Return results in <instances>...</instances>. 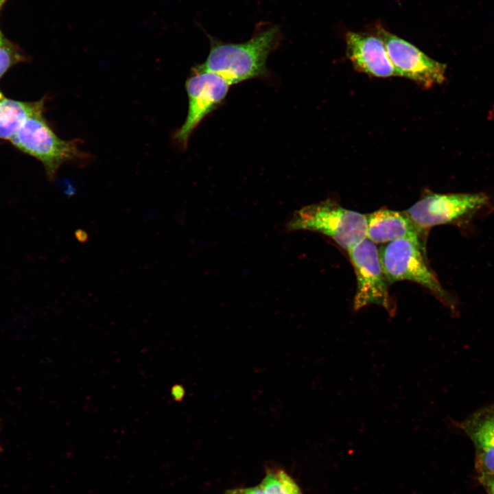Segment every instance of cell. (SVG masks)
Wrapping results in <instances>:
<instances>
[{
    "mask_svg": "<svg viewBox=\"0 0 494 494\" xmlns=\"http://www.w3.org/2000/svg\"><path fill=\"white\" fill-rule=\"evenodd\" d=\"M423 248L419 243L408 239H396L381 246L379 258L387 281L416 282L429 290L456 314L457 302L443 289L428 266L422 253Z\"/></svg>",
    "mask_w": 494,
    "mask_h": 494,
    "instance_id": "3957f363",
    "label": "cell"
},
{
    "mask_svg": "<svg viewBox=\"0 0 494 494\" xmlns=\"http://www.w3.org/2000/svg\"><path fill=\"white\" fill-rule=\"evenodd\" d=\"M346 53L354 68L377 78L398 76L382 40L375 36L349 32Z\"/></svg>",
    "mask_w": 494,
    "mask_h": 494,
    "instance_id": "9c48e42d",
    "label": "cell"
},
{
    "mask_svg": "<svg viewBox=\"0 0 494 494\" xmlns=\"http://www.w3.org/2000/svg\"><path fill=\"white\" fill-rule=\"evenodd\" d=\"M472 441L478 474H494V403L480 408L460 422L453 421Z\"/></svg>",
    "mask_w": 494,
    "mask_h": 494,
    "instance_id": "30bf717a",
    "label": "cell"
},
{
    "mask_svg": "<svg viewBox=\"0 0 494 494\" xmlns=\"http://www.w3.org/2000/svg\"><path fill=\"white\" fill-rule=\"evenodd\" d=\"M347 252L357 279L353 309L358 311L367 305H377L384 307L390 316L393 317L396 307L388 292V282L381 267L376 244L366 238Z\"/></svg>",
    "mask_w": 494,
    "mask_h": 494,
    "instance_id": "8992f818",
    "label": "cell"
},
{
    "mask_svg": "<svg viewBox=\"0 0 494 494\" xmlns=\"http://www.w3.org/2000/svg\"><path fill=\"white\" fill-rule=\"evenodd\" d=\"M230 85L220 75L199 65L193 69L186 82L189 104L187 117L174 135L178 144L187 147L196 127L224 101Z\"/></svg>",
    "mask_w": 494,
    "mask_h": 494,
    "instance_id": "52a82bcc",
    "label": "cell"
},
{
    "mask_svg": "<svg viewBox=\"0 0 494 494\" xmlns=\"http://www.w3.org/2000/svg\"><path fill=\"white\" fill-rule=\"evenodd\" d=\"M184 395V390L181 388L180 386H175V389L173 390V395L175 397V398L180 399L183 397Z\"/></svg>",
    "mask_w": 494,
    "mask_h": 494,
    "instance_id": "e0dca14e",
    "label": "cell"
},
{
    "mask_svg": "<svg viewBox=\"0 0 494 494\" xmlns=\"http://www.w3.org/2000/svg\"><path fill=\"white\" fill-rule=\"evenodd\" d=\"M280 29L272 25L259 30L246 42L224 43L210 35V51L199 66L215 73L231 85L264 75L266 60L280 40Z\"/></svg>",
    "mask_w": 494,
    "mask_h": 494,
    "instance_id": "6da1fadb",
    "label": "cell"
},
{
    "mask_svg": "<svg viewBox=\"0 0 494 494\" xmlns=\"http://www.w3.org/2000/svg\"><path fill=\"white\" fill-rule=\"evenodd\" d=\"M226 494H262L261 488L259 485L246 487L236 488L227 491Z\"/></svg>",
    "mask_w": 494,
    "mask_h": 494,
    "instance_id": "2e32d148",
    "label": "cell"
},
{
    "mask_svg": "<svg viewBox=\"0 0 494 494\" xmlns=\"http://www.w3.org/2000/svg\"><path fill=\"white\" fill-rule=\"evenodd\" d=\"M3 97H4V96L3 95L2 93H1V91H0V100H1V99H3Z\"/></svg>",
    "mask_w": 494,
    "mask_h": 494,
    "instance_id": "d6986e66",
    "label": "cell"
},
{
    "mask_svg": "<svg viewBox=\"0 0 494 494\" xmlns=\"http://www.w3.org/2000/svg\"><path fill=\"white\" fill-rule=\"evenodd\" d=\"M259 485L262 494H302L293 478L281 469H270Z\"/></svg>",
    "mask_w": 494,
    "mask_h": 494,
    "instance_id": "4fadbf2b",
    "label": "cell"
},
{
    "mask_svg": "<svg viewBox=\"0 0 494 494\" xmlns=\"http://www.w3.org/2000/svg\"><path fill=\"white\" fill-rule=\"evenodd\" d=\"M287 226L290 231L323 234L348 251L366 238L367 217L366 215L327 200L297 211Z\"/></svg>",
    "mask_w": 494,
    "mask_h": 494,
    "instance_id": "7a4b0ae2",
    "label": "cell"
},
{
    "mask_svg": "<svg viewBox=\"0 0 494 494\" xmlns=\"http://www.w3.org/2000/svg\"><path fill=\"white\" fill-rule=\"evenodd\" d=\"M366 217V238L375 244L408 239L423 246L422 237L425 231L417 226L404 211L381 209L367 215Z\"/></svg>",
    "mask_w": 494,
    "mask_h": 494,
    "instance_id": "8fae6325",
    "label": "cell"
},
{
    "mask_svg": "<svg viewBox=\"0 0 494 494\" xmlns=\"http://www.w3.org/2000/svg\"><path fill=\"white\" fill-rule=\"evenodd\" d=\"M45 99L34 102L16 101L3 97L0 100V139L10 141L25 121L43 112Z\"/></svg>",
    "mask_w": 494,
    "mask_h": 494,
    "instance_id": "7c38bea8",
    "label": "cell"
},
{
    "mask_svg": "<svg viewBox=\"0 0 494 494\" xmlns=\"http://www.w3.org/2000/svg\"><path fill=\"white\" fill-rule=\"evenodd\" d=\"M375 35L384 43L398 76L412 80L425 88L445 80V64L432 59L412 44L380 25L376 26Z\"/></svg>",
    "mask_w": 494,
    "mask_h": 494,
    "instance_id": "ba28073f",
    "label": "cell"
},
{
    "mask_svg": "<svg viewBox=\"0 0 494 494\" xmlns=\"http://www.w3.org/2000/svg\"><path fill=\"white\" fill-rule=\"evenodd\" d=\"M491 207L484 193H429L404 212L420 228L454 224L467 226Z\"/></svg>",
    "mask_w": 494,
    "mask_h": 494,
    "instance_id": "5b68a950",
    "label": "cell"
},
{
    "mask_svg": "<svg viewBox=\"0 0 494 494\" xmlns=\"http://www.w3.org/2000/svg\"><path fill=\"white\" fill-rule=\"evenodd\" d=\"M478 479L487 494H494V474H478Z\"/></svg>",
    "mask_w": 494,
    "mask_h": 494,
    "instance_id": "9a60e30c",
    "label": "cell"
},
{
    "mask_svg": "<svg viewBox=\"0 0 494 494\" xmlns=\"http://www.w3.org/2000/svg\"><path fill=\"white\" fill-rule=\"evenodd\" d=\"M10 141L40 161L49 180L55 178L62 164L89 159V154L80 150L78 140L65 141L56 135L44 119L43 112L30 117Z\"/></svg>",
    "mask_w": 494,
    "mask_h": 494,
    "instance_id": "277c9868",
    "label": "cell"
},
{
    "mask_svg": "<svg viewBox=\"0 0 494 494\" xmlns=\"http://www.w3.org/2000/svg\"><path fill=\"white\" fill-rule=\"evenodd\" d=\"M8 0H0V12L3 7L4 4L8 1Z\"/></svg>",
    "mask_w": 494,
    "mask_h": 494,
    "instance_id": "ac0fdd59",
    "label": "cell"
},
{
    "mask_svg": "<svg viewBox=\"0 0 494 494\" xmlns=\"http://www.w3.org/2000/svg\"><path fill=\"white\" fill-rule=\"evenodd\" d=\"M23 59L17 46L5 37L0 30V78L10 67Z\"/></svg>",
    "mask_w": 494,
    "mask_h": 494,
    "instance_id": "5bb4252c",
    "label": "cell"
}]
</instances>
